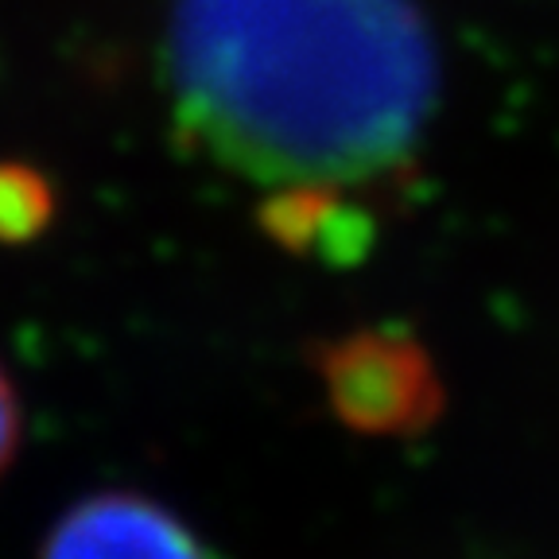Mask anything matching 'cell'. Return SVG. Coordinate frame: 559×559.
<instances>
[{"label":"cell","mask_w":559,"mask_h":559,"mask_svg":"<svg viewBox=\"0 0 559 559\" xmlns=\"http://www.w3.org/2000/svg\"><path fill=\"white\" fill-rule=\"evenodd\" d=\"M167 79L218 164L326 191L408 164L439 62L416 0H175Z\"/></svg>","instance_id":"obj_1"},{"label":"cell","mask_w":559,"mask_h":559,"mask_svg":"<svg viewBox=\"0 0 559 559\" xmlns=\"http://www.w3.org/2000/svg\"><path fill=\"white\" fill-rule=\"evenodd\" d=\"M314 369L331 412L358 436H419L443 408L428 349L401 331L342 334L319 346Z\"/></svg>","instance_id":"obj_2"},{"label":"cell","mask_w":559,"mask_h":559,"mask_svg":"<svg viewBox=\"0 0 559 559\" xmlns=\"http://www.w3.org/2000/svg\"><path fill=\"white\" fill-rule=\"evenodd\" d=\"M35 559H214V551L159 501L105 489L74 501L51 524Z\"/></svg>","instance_id":"obj_3"},{"label":"cell","mask_w":559,"mask_h":559,"mask_svg":"<svg viewBox=\"0 0 559 559\" xmlns=\"http://www.w3.org/2000/svg\"><path fill=\"white\" fill-rule=\"evenodd\" d=\"M51 218V191L35 171L0 164V241H27Z\"/></svg>","instance_id":"obj_4"},{"label":"cell","mask_w":559,"mask_h":559,"mask_svg":"<svg viewBox=\"0 0 559 559\" xmlns=\"http://www.w3.org/2000/svg\"><path fill=\"white\" fill-rule=\"evenodd\" d=\"M20 436H24V416H20L16 384H12L9 369L0 366V474L9 471V463L16 459Z\"/></svg>","instance_id":"obj_5"}]
</instances>
